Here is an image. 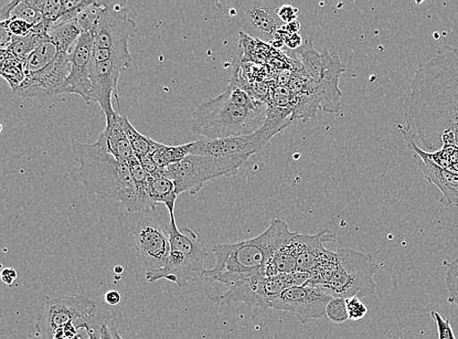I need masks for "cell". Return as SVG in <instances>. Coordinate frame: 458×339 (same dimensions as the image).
<instances>
[{"instance_id": "cell-41", "label": "cell", "mask_w": 458, "mask_h": 339, "mask_svg": "<svg viewBox=\"0 0 458 339\" xmlns=\"http://www.w3.org/2000/svg\"><path fill=\"white\" fill-rule=\"evenodd\" d=\"M18 2L19 0H13V2L8 3L0 9V18H2V22H5V21L12 19L13 10L17 5Z\"/></svg>"}, {"instance_id": "cell-23", "label": "cell", "mask_w": 458, "mask_h": 339, "mask_svg": "<svg viewBox=\"0 0 458 339\" xmlns=\"http://www.w3.org/2000/svg\"><path fill=\"white\" fill-rule=\"evenodd\" d=\"M148 196H150L152 204L155 207L158 204L165 205L168 209L169 217L175 218L174 209L178 195L172 179L166 177L153 178L150 176V180H148Z\"/></svg>"}, {"instance_id": "cell-8", "label": "cell", "mask_w": 458, "mask_h": 339, "mask_svg": "<svg viewBox=\"0 0 458 339\" xmlns=\"http://www.w3.org/2000/svg\"><path fill=\"white\" fill-rule=\"evenodd\" d=\"M250 157L189 155L182 162L163 168L164 176L173 180L178 196L196 195L213 179L236 175Z\"/></svg>"}, {"instance_id": "cell-37", "label": "cell", "mask_w": 458, "mask_h": 339, "mask_svg": "<svg viewBox=\"0 0 458 339\" xmlns=\"http://www.w3.org/2000/svg\"><path fill=\"white\" fill-rule=\"evenodd\" d=\"M13 38L14 36L8 29L7 21H5V22H0V47H2V50H6L12 46Z\"/></svg>"}, {"instance_id": "cell-43", "label": "cell", "mask_w": 458, "mask_h": 339, "mask_svg": "<svg viewBox=\"0 0 458 339\" xmlns=\"http://www.w3.org/2000/svg\"><path fill=\"white\" fill-rule=\"evenodd\" d=\"M122 301L121 294L116 291H109L105 294V302L109 306H115L120 304Z\"/></svg>"}, {"instance_id": "cell-40", "label": "cell", "mask_w": 458, "mask_h": 339, "mask_svg": "<svg viewBox=\"0 0 458 339\" xmlns=\"http://www.w3.org/2000/svg\"><path fill=\"white\" fill-rule=\"evenodd\" d=\"M112 314L108 309H104L102 315L99 319L96 321L91 327V338L90 339H102L101 338V326L108 319V317Z\"/></svg>"}, {"instance_id": "cell-35", "label": "cell", "mask_w": 458, "mask_h": 339, "mask_svg": "<svg viewBox=\"0 0 458 339\" xmlns=\"http://www.w3.org/2000/svg\"><path fill=\"white\" fill-rule=\"evenodd\" d=\"M430 316L438 327L439 339H456L451 322L444 319L440 313L431 311Z\"/></svg>"}, {"instance_id": "cell-39", "label": "cell", "mask_w": 458, "mask_h": 339, "mask_svg": "<svg viewBox=\"0 0 458 339\" xmlns=\"http://www.w3.org/2000/svg\"><path fill=\"white\" fill-rule=\"evenodd\" d=\"M104 309H105V307H103L100 314L98 317H95L94 319H92L87 323H84L81 326L79 333L76 335H74L73 337H72L71 339H90L92 325L99 319L100 316L103 313Z\"/></svg>"}, {"instance_id": "cell-17", "label": "cell", "mask_w": 458, "mask_h": 339, "mask_svg": "<svg viewBox=\"0 0 458 339\" xmlns=\"http://www.w3.org/2000/svg\"><path fill=\"white\" fill-rule=\"evenodd\" d=\"M398 127L410 151L413 153L425 179L440 190L441 203L444 206H456L458 203V174L436 165L426 155V151L422 150L415 142L407 127L403 125Z\"/></svg>"}, {"instance_id": "cell-24", "label": "cell", "mask_w": 458, "mask_h": 339, "mask_svg": "<svg viewBox=\"0 0 458 339\" xmlns=\"http://www.w3.org/2000/svg\"><path fill=\"white\" fill-rule=\"evenodd\" d=\"M120 121L137 158L151 157L157 148L161 146L162 143L138 131L126 114H121Z\"/></svg>"}, {"instance_id": "cell-6", "label": "cell", "mask_w": 458, "mask_h": 339, "mask_svg": "<svg viewBox=\"0 0 458 339\" xmlns=\"http://www.w3.org/2000/svg\"><path fill=\"white\" fill-rule=\"evenodd\" d=\"M26 79L13 93L24 98H45L67 93L70 55L51 39L41 44L26 61Z\"/></svg>"}, {"instance_id": "cell-22", "label": "cell", "mask_w": 458, "mask_h": 339, "mask_svg": "<svg viewBox=\"0 0 458 339\" xmlns=\"http://www.w3.org/2000/svg\"><path fill=\"white\" fill-rule=\"evenodd\" d=\"M295 233L294 237L284 243V245L274 254L267 269L266 276H278V275H290L296 273L297 269V246Z\"/></svg>"}, {"instance_id": "cell-29", "label": "cell", "mask_w": 458, "mask_h": 339, "mask_svg": "<svg viewBox=\"0 0 458 339\" xmlns=\"http://www.w3.org/2000/svg\"><path fill=\"white\" fill-rule=\"evenodd\" d=\"M104 8V3L93 2L92 4L88 8H85L78 16L76 21L83 33H88V31L93 30L96 25H98Z\"/></svg>"}, {"instance_id": "cell-11", "label": "cell", "mask_w": 458, "mask_h": 339, "mask_svg": "<svg viewBox=\"0 0 458 339\" xmlns=\"http://www.w3.org/2000/svg\"><path fill=\"white\" fill-rule=\"evenodd\" d=\"M337 237L326 229L316 235L300 234L296 236L297 273L308 275V283L317 285L326 284L337 267L335 252L325 248V242H336Z\"/></svg>"}, {"instance_id": "cell-26", "label": "cell", "mask_w": 458, "mask_h": 339, "mask_svg": "<svg viewBox=\"0 0 458 339\" xmlns=\"http://www.w3.org/2000/svg\"><path fill=\"white\" fill-rule=\"evenodd\" d=\"M26 62L14 57L6 50H2V76L15 91L26 79Z\"/></svg>"}, {"instance_id": "cell-31", "label": "cell", "mask_w": 458, "mask_h": 339, "mask_svg": "<svg viewBox=\"0 0 458 339\" xmlns=\"http://www.w3.org/2000/svg\"><path fill=\"white\" fill-rule=\"evenodd\" d=\"M445 284L449 291V299L447 302L458 307V258L450 262H445Z\"/></svg>"}, {"instance_id": "cell-42", "label": "cell", "mask_w": 458, "mask_h": 339, "mask_svg": "<svg viewBox=\"0 0 458 339\" xmlns=\"http://www.w3.org/2000/svg\"><path fill=\"white\" fill-rule=\"evenodd\" d=\"M18 278L17 271L14 268H6L2 273V279L7 285H13Z\"/></svg>"}, {"instance_id": "cell-46", "label": "cell", "mask_w": 458, "mask_h": 339, "mask_svg": "<svg viewBox=\"0 0 458 339\" xmlns=\"http://www.w3.org/2000/svg\"><path fill=\"white\" fill-rule=\"evenodd\" d=\"M301 25L298 24L297 21H293V22L285 25L286 33L290 34H297V31L300 30Z\"/></svg>"}, {"instance_id": "cell-20", "label": "cell", "mask_w": 458, "mask_h": 339, "mask_svg": "<svg viewBox=\"0 0 458 339\" xmlns=\"http://www.w3.org/2000/svg\"><path fill=\"white\" fill-rule=\"evenodd\" d=\"M344 63L335 53L326 49V64L321 78L315 82L318 95L321 99V109L327 113L335 114L341 109L339 80L345 72Z\"/></svg>"}, {"instance_id": "cell-27", "label": "cell", "mask_w": 458, "mask_h": 339, "mask_svg": "<svg viewBox=\"0 0 458 339\" xmlns=\"http://www.w3.org/2000/svg\"><path fill=\"white\" fill-rule=\"evenodd\" d=\"M191 145L193 142L179 146L162 143L151 156L152 160L158 168L162 169L178 164L190 155Z\"/></svg>"}, {"instance_id": "cell-18", "label": "cell", "mask_w": 458, "mask_h": 339, "mask_svg": "<svg viewBox=\"0 0 458 339\" xmlns=\"http://www.w3.org/2000/svg\"><path fill=\"white\" fill-rule=\"evenodd\" d=\"M271 140L260 129L257 132L241 137H231L223 140H199L193 142L190 155L228 157H252L261 152Z\"/></svg>"}, {"instance_id": "cell-5", "label": "cell", "mask_w": 458, "mask_h": 339, "mask_svg": "<svg viewBox=\"0 0 458 339\" xmlns=\"http://www.w3.org/2000/svg\"><path fill=\"white\" fill-rule=\"evenodd\" d=\"M170 252L165 267L146 271L148 283L167 280L183 290L191 284L204 279L208 253L205 242L189 227L178 229L175 218H170L167 226Z\"/></svg>"}, {"instance_id": "cell-15", "label": "cell", "mask_w": 458, "mask_h": 339, "mask_svg": "<svg viewBox=\"0 0 458 339\" xmlns=\"http://www.w3.org/2000/svg\"><path fill=\"white\" fill-rule=\"evenodd\" d=\"M131 233L147 271L164 268L169 257L170 242L157 222L151 217L143 218L136 222Z\"/></svg>"}, {"instance_id": "cell-28", "label": "cell", "mask_w": 458, "mask_h": 339, "mask_svg": "<svg viewBox=\"0 0 458 339\" xmlns=\"http://www.w3.org/2000/svg\"><path fill=\"white\" fill-rule=\"evenodd\" d=\"M436 165L458 174V146L444 145L439 151L426 152Z\"/></svg>"}, {"instance_id": "cell-3", "label": "cell", "mask_w": 458, "mask_h": 339, "mask_svg": "<svg viewBox=\"0 0 458 339\" xmlns=\"http://www.w3.org/2000/svg\"><path fill=\"white\" fill-rule=\"evenodd\" d=\"M72 149L80 166L72 169L71 176L89 195L120 201L131 214L142 213L130 165L106 149L101 135L94 144H72Z\"/></svg>"}, {"instance_id": "cell-2", "label": "cell", "mask_w": 458, "mask_h": 339, "mask_svg": "<svg viewBox=\"0 0 458 339\" xmlns=\"http://www.w3.org/2000/svg\"><path fill=\"white\" fill-rule=\"evenodd\" d=\"M296 232L281 218L271 222L269 228L258 237L213 248L215 267L206 270L208 283H220L227 289L255 277L266 276V269L276 250L290 242Z\"/></svg>"}, {"instance_id": "cell-19", "label": "cell", "mask_w": 458, "mask_h": 339, "mask_svg": "<svg viewBox=\"0 0 458 339\" xmlns=\"http://www.w3.org/2000/svg\"><path fill=\"white\" fill-rule=\"evenodd\" d=\"M94 37L91 31L83 33L71 52V69L66 81L67 93L78 94L88 104L93 102L90 79Z\"/></svg>"}, {"instance_id": "cell-13", "label": "cell", "mask_w": 458, "mask_h": 339, "mask_svg": "<svg viewBox=\"0 0 458 339\" xmlns=\"http://www.w3.org/2000/svg\"><path fill=\"white\" fill-rule=\"evenodd\" d=\"M104 4L98 23L91 30L94 48L109 49L130 56V39L137 34L135 21L129 16V10L119 4Z\"/></svg>"}, {"instance_id": "cell-45", "label": "cell", "mask_w": 458, "mask_h": 339, "mask_svg": "<svg viewBox=\"0 0 458 339\" xmlns=\"http://www.w3.org/2000/svg\"><path fill=\"white\" fill-rule=\"evenodd\" d=\"M108 325H109V327H110V330H111L114 339H123L118 331V327H116V326L114 324V319L113 316L110 318V319L108 321Z\"/></svg>"}, {"instance_id": "cell-7", "label": "cell", "mask_w": 458, "mask_h": 339, "mask_svg": "<svg viewBox=\"0 0 458 339\" xmlns=\"http://www.w3.org/2000/svg\"><path fill=\"white\" fill-rule=\"evenodd\" d=\"M337 267L333 276L321 288L333 298H366L374 294L377 284L374 281L378 264L371 254L352 249L336 252Z\"/></svg>"}, {"instance_id": "cell-34", "label": "cell", "mask_w": 458, "mask_h": 339, "mask_svg": "<svg viewBox=\"0 0 458 339\" xmlns=\"http://www.w3.org/2000/svg\"><path fill=\"white\" fill-rule=\"evenodd\" d=\"M349 320L360 321L364 319L368 314L367 306L359 298H350L346 300Z\"/></svg>"}, {"instance_id": "cell-44", "label": "cell", "mask_w": 458, "mask_h": 339, "mask_svg": "<svg viewBox=\"0 0 458 339\" xmlns=\"http://www.w3.org/2000/svg\"><path fill=\"white\" fill-rule=\"evenodd\" d=\"M112 316L113 315L111 314L108 317V319H106L101 326V338L102 339H114L113 335L110 330V327H109V325H108V321Z\"/></svg>"}, {"instance_id": "cell-9", "label": "cell", "mask_w": 458, "mask_h": 339, "mask_svg": "<svg viewBox=\"0 0 458 339\" xmlns=\"http://www.w3.org/2000/svg\"><path fill=\"white\" fill-rule=\"evenodd\" d=\"M308 275L294 273L278 276H259L233 285L219 295L211 296L210 301L216 304L242 302L250 307H259L265 311L273 309L281 294L294 285L309 282Z\"/></svg>"}, {"instance_id": "cell-36", "label": "cell", "mask_w": 458, "mask_h": 339, "mask_svg": "<svg viewBox=\"0 0 458 339\" xmlns=\"http://www.w3.org/2000/svg\"><path fill=\"white\" fill-rule=\"evenodd\" d=\"M8 29L14 37L22 38L30 35L34 25L25 22L23 20L12 19L7 21Z\"/></svg>"}, {"instance_id": "cell-12", "label": "cell", "mask_w": 458, "mask_h": 339, "mask_svg": "<svg viewBox=\"0 0 458 339\" xmlns=\"http://www.w3.org/2000/svg\"><path fill=\"white\" fill-rule=\"evenodd\" d=\"M101 305L84 295L63 296L47 301L38 317L37 330L41 339H52L68 325L98 316Z\"/></svg>"}, {"instance_id": "cell-25", "label": "cell", "mask_w": 458, "mask_h": 339, "mask_svg": "<svg viewBox=\"0 0 458 339\" xmlns=\"http://www.w3.org/2000/svg\"><path fill=\"white\" fill-rule=\"evenodd\" d=\"M50 39L64 53L71 55L77 42L83 34L77 21L56 26L49 30Z\"/></svg>"}, {"instance_id": "cell-33", "label": "cell", "mask_w": 458, "mask_h": 339, "mask_svg": "<svg viewBox=\"0 0 458 339\" xmlns=\"http://www.w3.org/2000/svg\"><path fill=\"white\" fill-rule=\"evenodd\" d=\"M326 316L335 324H343L349 319L345 299L334 298L327 307Z\"/></svg>"}, {"instance_id": "cell-32", "label": "cell", "mask_w": 458, "mask_h": 339, "mask_svg": "<svg viewBox=\"0 0 458 339\" xmlns=\"http://www.w3.org/2000/svg\"><path fill=\"white\" fill-rule=\"evenodd\" d=\"M12 19L23 20L25 22L34 26L42 22V15L30 4V0L18 2L13 10Z\"/></svg>"}, {"instance_id": "cell-10", "label": "cell", "mask_w": 458, "mask_h": 339, "mask_svg": "<svg viewBox=\"0 0 458 339\" xmlns=\"http://www.w3.org/2000/svg\"><path fill=\"white\" fill-rule=\"evenodd\" d=\"M218 5L236 21L244 34L266 44L274 42L284 25L278 14L284 4L276 0H242L220 3Z\"/></svg>"}, {"instance_id": "cell-16", "label": "cell", "mask_w": 458, "mask_h": 339, "mask_svg": "<svg viewBox=\"0 0 458 339\" xmlns=\"http://www.w3.org/2000/svg\"><path fill=\"white\" fill-rule=\"evenodd\" d=\"M131 64L120 60L95 62L91 60L90 79L92 83L93 102L99 103L106 121L115 114L112 97L119 100L118 83L121 73Z\"/></svg>"}, {"instance_id": "cell-21", "label": "cell", "mask_w": 458, "mask_h": 339, "mask_svg": "<svg viewBox=\"0 0 458 339\" xmlns=\"http://www.w3.org/2000/svg\"><path fill=\"white\" fill-rule=\"evenodd\" d=\"M120 115L116 112L111 120L106 121V125L100 135L105 140L106 149L118 160L130 165L137 157L124 133Z\"/></svg>"}, {"instance_id": "cell-47", "label": "cell", "mask_w": 458, "mask_h": 339, "mask_svg": "<svg viewBox=\"0 0 458 339\" xmlns=\"http://www.w3.org/2000/svg\"><path fill=\"white\" fill-rule=\"evenodd\" d=\"M114 272H115L116 274H123V268L122 267H116L114 268Z\"/></svg>"}, {"instance_id": "cell-38", "label": "cell", "mask_w": 458, "mask_h": 339, "mask_svg": "<svg viewBox=\"0 0 458 339\" xmlns=\"http://www.w3.org/2000/svg\"><path fill=\"white\" fill-rule=\"evenodd\" d=\"M298 10L291 5L284 4L279 9V17L284 24H290L296 21Z\"/></svg>"}, {"instance_id": "cell-1", "label": "cell", "mask_w": 458, "mask_h": 339, "mask_svg": "<svg viewBox=\"0 0 458 339\" xmlns=\"http://www.w3.org/2000/svg\"><path fill=\"white\" fill-rule=\"evenodd\" d=\"M404 114L408 131L425 149L458 146V48L441 47L415 71Z\"/></svg>"}, {"instance_id": "cell-30", "label": "cell", "mask_w": 458, "mask_h": 339, "mask_svg": "<svg viewBox=\"0 0 458 339\" xmlns=\"http://www.w3.org/2000/svg\"><path fill=\"white\" fill-rule=\"evenodd\" d=\"M92 4L90 0H63L62 13L55 27L76 21L83 10Z\"/></svg>"}, {"instance_id": "cell-48", "label": "cell", "mask_w": 458, "mask_h": 339, "mask_svg": "<svg viewBox=\"0 0 458 339\" xmlns=\"http://www.w3.org/2000/svg\"><path fill=\"white\" fill-rule=\"evenodd\" d=\"M455 207H457V208H458V203H457V205H456Z\"/></svg>"}, {"instance_id": "cell-14", "label": "cell", "mask_w": 458, "mask_h": 339, "mask_svg": "<svg viewBox=\"0 0 458 339\" xmlns=\"http://www.w3.org/2000/svg\"><path fill=\"white\" fill-rule=\"evenodd\" d=\"M334 298L319 285L306 283L285 290L272 309L295 316L301 324L326 316L327 307Z\"/></svg>"}, {"instance_id": "cell-4", "label": "cell", "mask_w": 458, "mask_h": 339, "mask_svg": "<svg viewBox=\"0 0 458 339\" xmlns=\"http://www.w3.org/2000/svg\"><path fill=\"white\" fill-rule=\"evenodd\" d=\"M268 105L259 109L233 101L226 88L216 98L202 103L191 115V132L199 140H223L253 134L261 129Z\"/></svg>"}]
</instances>
